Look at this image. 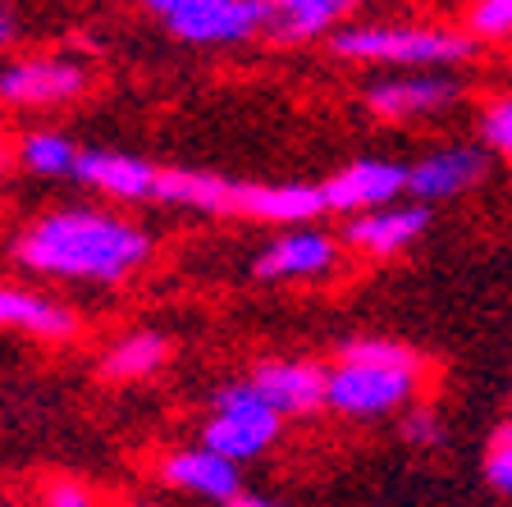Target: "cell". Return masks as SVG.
Here are the masks:
<instances>
[{"instance_id": "1", "label": "cell", "mask_w": 512, "mask_h": 507, "mask_svg": "<svg viewBox=\"0 0 512 507\" xmlns=\"http://www.w3.org/2000/svg\"><path fill=\"white\" fill-rule=\"evenodd\" d=\"M19 265L55 279H87V284H115L128 279L151 256V238L138 224L101 211H60L28 224L14 243Z\"/></svg>"}, {"instance_id": "2", "label": "cell", "mask_w": 512, "mask_h": 507, "mask_svg": "<svg viewBox=\"0 0 512 507\" xmlns=\"http://www.w3.org/2000/svg\"><path fill=\"white\" fill-rule=\"evenodd\" d=\"M147 10L192 46L247 42L270 23V0H147Z\"/></svg>"}, {"instance_id": "3", "label": "cell", "mask_w": 512, "mask_h": 507, "mask_svg": "<svg viewBox=\"0 0 512 507\" xmlns=\"http://www.w3.org/2000/svg\"><path fill=\"white\" fill-rule=\"evenodd\" d=\"M334 51L343 60H375V64H458L476 46L448 28H348L334 37Z\"/></svg>"}, {"instance_id": "4", "label": "cell", "mask_w": 512, "mask_h": 507, "mask_svg": "<svg viewBox=\"0 0 512 507\" xmlns=\"http://www.w3.org/2000/svg\"><path fill=\"white\" fill-rule=\"evenodd\" d=\"M279 421L284 416L256 393L252 380L224 384L215 393V416L206 421L202 444L224 457H234V462H252V457H261L279 439Z\"/></svg>"}, {"instance_id": "5", "label": "cell", "mask_w": 512, "mask_h": 507, "mask_svg": "<svg viewBox=\"0 0 512 507\" xmlns=\"http://www.w3.org/2000/svg\"><path fill=\"white\" fill-rule=\"evenodd\" d=\"M416 370L421 366H380V361L339 357V366L325 370V407L357 416V421L398 412L416 393Z\"/></svg>"}, {"instance_id": "6", "label": "cell", "mask_w": 512, "mask_h": 507, "mask_svg": "<svg viewBox=\"0 0 512 507\" xmlns=\"http://www.w3.org/2000/svg\"><path fill=\"white\" fill-rule=\"evenodd\" d=\"M247 380L279 416H311L325 407V366L316 361H261Z\"/></svg>"}, {"instance_id": "7", "label": "cell", "mask_w": 512, "mask_h": 507, "mask_svg": "<svg viewBox=\"0 0 512 507\" xmlns=\"http://www.w3.org/2000/svg\"><path fill=\"white\" fill-rule=\"evenodd\" d=\"M407 188V165L394 160H357V165L339 169L330 183H320L325 192V211H371L394 201Z\"/></svg>"}, {"instance_id": "8", "label": "cell", "mask_w": 512, "mask_h": 507, "mask_svg": "<svg viewBox=\"0 0 512 507\" xmlns=\"http://www.w3.org/2000/svg\"><path fill=\"white\" fill-rule=\"evenodd\" d=\"M87 87V74L69 60H23L0 74V96L14 106H60Z\"/></svg>"}, {"instance_id": "9", "label": "cell", "mask_w": 512, "mask_h": 507, "mask_svg": "<svg viewBox=\"0 0 512 507\" xmlns=\"http://www.w3.org/2000/svg\"><path fill=\"white\" fill-rule=\"evenodd\" d=\"M160 480L170 489H188V494L215 498V503H234V498L243 494V489H238L243 485V480H238V462L206 444L165 457V462H160Z\"/></svg>"}, {"instance_id": "10", "label": "cell", "mask_w": 512, "mask_h": 507, "mask_svg": "<svg viewBox=\"0 0 512 507\" xmlns=\"http://www.w3.org/2000/svg\"><path fill=\"white\" fill-rule=\"evenodd\" d=\"M74 179L119 201H156L160 169L138 156H124V151H78Z\"/></svg>"}, {"instance_id": "11", "label": "cell", "mask_w": 512, "mask_h": 507, "mask_svg": "<svg viewBox=\"0 0 512 507\" xmlns=\"http://www.w3.org/2000/svg\"><path fill=\"white\" fill-rule=\"evenodd\" d=\"M339 265V243L325 233L293 229L256 256V279H320Z\"/></svg>"}, {"instance_id": "12", "label": "cell", "mask_w": 512, "mask_h": 507, "mask_svg": "<svg viewBox=\"0 0 512 507\" xmlns=\"http://www.w3.org/2000/svg\"><path fill=\"white\" fill-rule=\"evenodd\" d=\"M480 179H485V156L476 147H444V151H430L416 165H407V192L416 201L462 197Z\"/></svg>"}, {"instance_id": "13", "label": "cell", "mask_w": 512, "mask_h": 507, "mask_svg": "<svg viewBox=\"0 0 512 507\" xmlns=\"http://www.w3.org/2000/svg\"><path fill=\"white\" fill-rule=\"evenodd\" d=\"M325 211V192L311 183H238L234 215L266 224H307Z\"/></svg>"}, {"instance_id": "14", "label": "cell", "mask_w": 512, "mask_h": 507, "mask_svg": "<svg viewBox=\"0 0 512 507\" xmlns=\"http://www.w3.org/2000/svg\"><path fill=\"white\" fill-rule=\"evenodd\" d=\"M426 224H430L426 206H389L384 201V206H371V211H357V220L348 224L343 238L371 256H394L407 243H416L426 233Z\"/></svg>"}, {"instance_id": "15", "label": "cell", "mask_w": 512, "mask_h": 507, "mask_svg": "<svg viewBox=\"0 0 512 507\" xmlns=\"http://www.w3.org/2000/svg\"><path fill=\"white\" fill-rule=\"evenodd\" d=\"M453 96H458V83L448 78H389L366 92V106L380 119H416L453 106Z\"/></svg>"}, {"instance_id": "16", "label": "cell", "mask_w": 512, "mask_h": 507, "mask_svg": "<svg viewBox=\"0 0 512 507\" xmlns=\"http://www.w3.org/2000/svg\"><path fill=\"white\" fill-rule=\"evenodd\" d=\"M357 0H270L266 32L275 42H311L320 32H330Z\"/></svg>"}, {"instance_id": "17", "label": "cell", "mask_w": 512, "mask_h": 507, "mask_svg": "<svg viewBox=\"0 0 512 507\" xmlns=\"http://www.w3.org/2000/svg\"><path fill=\"white\" fill-rule=\"evenodd\" d=\"M238 183L220 179V174H202V169H160L156 201H174V206H192V211H215L234 215Z\"/></svg>"}, {"instance_id": "18", "label": "cell", "mask_w": 512, "mask_h": 507, "mask_svg": "<svg viewBox=\"0 0 512 507\" xmlns=\"http://www.w3.org/2000/svg\"><path fill=\"white\" fill-rule=\"evenodd\" d=\"M0 325L28 329L37 338H64L78 329V316L64 311L60 302H51V297L23 293V288H0Z\"/></svg>"}, {"instance_id": "19", "label": "cell", "mask_w": 512, "mask_h": 507, "mask_svg": "<svg viewBox=\"0 0 512 507\" xmlns=\"http://www.w3.org/2000/svg\"><path fill=\"white\" fill-rule=\"evenodd\" d=\"M165 357H170V343L160 334H151V329H142V334H128L124 343L110 348L106 375L110 380H147V375H156L165 366Z\"/></svg>"}, {"instance_id": "20", "label": "cell", "mask_w": 512, "mask_h": 507, "mask_svg": "<svg viewBox=\"0 0 512 507\" xmlns=\"http://www.w3.org/2000/svg\"><path fill=\"white\" fill-rule=\"evenodd\" d=\"M19 160L32 169V174H51V179H60V174H74L78 147L64 138V133H28V138L19 142Z\"/></svg>"}, {"instance_id": "21", "label": "cell", "mask_w": 512, "mask_h": 507, "mask_svg": "<svg viewBox=\"0 0 512 507\" xmlns=\"http://www.w3.org/2000/svg\"><path fill=\"white\" fill-rule=\"evenodd\" d=\"M485 476H490V485L499 489V494L512 498V425H503V430L494 434L490 453H485Z\"/></svg>"}, {"instance_id": "22", "label": "cell", "mask_w": 512, "mask_h": 507, "mask_svg": "<svg viewBox=\"0 0 512 507\" xmlns=\"http://www.w3.org/2000/svg\"><path fill=\"white\" fill-rule=\"evenodd\" d=\"M471 28H476V37H508L512 32V0H476Z\"/></svg>"}, {"instance_id": "23", "label": "cell", "mask_w": 512, "mask_h": 507, "mask_svg": "<svg viewBox=\"0 0 512 507\" xmlns=\"http://www.w3.org/2000/svg\"><path fill=\"white\" fill-rule=\"evenodd\" d=\"M485 142H490L499 156L512 160V96L508 101H494V106L485 110Z\"/></svg>"}, {"instance_id": "24", "label": "cell", "mask_w": 512, "mask_h": 507, "mask_svg": "<svg viewBox=\"0 0 512 507\" xmlns=\"http://www.w3.org/2000/svg\"><path fill=\"white\" fill-rule=\"evenodd\" d=\"M403 439L412 448H439L444 444V425H439V416L435 412H407V421H403Z\"/></svg>"}, {"instance_id": "25", "label": "cell", "mask_w": 512, "mask_h": 507, "mask_svg": "<svg viewBox=\"0 0 512 507\" xmlns=\"http://www.w3.org/2000/svg\"><path fill=\"white\" fill-rule=\"evenodd\" d=\"M46 503H55V507H87V503H92V494H87V489H78V485H64V489H51V494H46Z\"/></svg>"}, {"instance_id": "26", "label": "cell", "mask_w": 512, "mask_h": 507, "mask_svg": "<svg viewBox=\"0 0 512 507\" xmlns=\"http://www.w3.org/2000/svg\"><path fill=\"white\" fill-rule=\"evenodd\" d=\"M14 42V10L0 0V46H10Z\"/></svg>"}, {"instance_id": "27", "label": "cell", "mask_w": 512, "mask_h": 507, "mask_svg": "<svg viewBox=\"0 0 512 507\" xmlns=\"http://www.w3.org/2000/svg\"><path fill=\"white\" fill-rule=\"evenodd\" d=\"M0 165H5V156H0Z\"/></svg>"}]
</instances>
